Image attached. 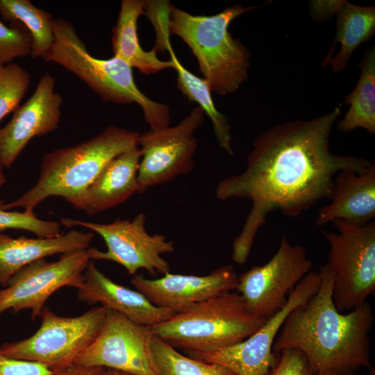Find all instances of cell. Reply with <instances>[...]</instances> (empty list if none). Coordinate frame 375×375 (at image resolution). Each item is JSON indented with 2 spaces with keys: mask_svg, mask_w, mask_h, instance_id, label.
I'll return each mask as SVG.
<instances>
[{
  "mask_svg": "<svg viewBox=\"0 0 375 375\" xmlns=\"http://www.w3.org/2000/svg\"><path fill=\"white\" fill-rule=\"evenodd\" d=\"M341 105L319 117L296 119L261 132L253 142L245 169L219 182L221 201L251 202L243 227L233 242V260L244 264L256 235L268 215L279 210L287 217L301 215L319 201L331 198L334 178L341 171L364 173L371 159L331 152L329 140Z\"/></svg>",
  "mask_w": 375,
  "mask_h": 375,
  "instance_id": "6da1fadb",
  "label": "cell"
},
{
  "mask_svg": "<svg viewBox=\"0 0 375 375\" xmlns=\"http://www.w3.org/2000/svg\"><path fill=\"white\" fill-rule=\"evenodd\" d=\"M94 238L92 232L71 230L53 238H12L0 233V285L5 288L10 278L26 265L58 253L87 250Z\"/></svg>",
  "mask_w": 375,
  "mask_h": 375,
  "instance_id": "ffe728a7",
  "label": "cell"
},
{
  "mask_svg": "<svg viewBox=\"0 0 375 375\" xmlns=\"http://www.w3.org/2000/svg\"><path fill=\"white\" fill-rule=\"evenodd\" d=\"M56 80L49 72L40 79L33 94L0 128V163L9 167L28 142L56 129L61 117L62 97L55 91Z\"/></svg>",
  "mask_w": 375,
  "mask_h": 375,
  "instance_id": "9a60e30c",
  "label": "cell"
},
{
  "mask_svg": "<svg viewBox=\"0 0 375 375\" xmlns=\"http://www.w3.org/2000/svg\"><path fill=\"white\" fill-rule=\"evenodd\" d=\"M176 73V85L190 101L198 104L210 119L215 136L219 147L230 156L234 155L231 126L226 115L219 112L213 101L212 92L206 81L192 73L179 61L169 41L165 47Z\"/></svg>",
  "mask_w": 375,
  "mask_h": 375,
  "instance_id": "603a6c76",
  "label": "cell"
},
{
  "mask_svg": "<svg viewBox=\"0 0 375 375\" xmlns=\"http://www.w3.org/2000/svg\"><path fill=\"white\" fill-rule=\"evenodd\" d=\"M0 201V233L13 228L33 233L38 238H53L61 234V224L56 221L42 220L34 212L10 211L2 208Z\"/></svg>",
  "mask_w": 375,
  "mask_h": 375,
  "instance_id": "83f0119b",
  "label": "cell"
},
{
  "mask_svg": "<svg viewBox=\"0 0 375 375\" xmlns=\"http://www.w3.org/2000/svg\"><path fill=\"white\" fill-rule=\"evenodd\" d=\"M0 375H55L47 365L8 357L0 352Z\"/></svg>",
  "mask_w": 375,
  "mask_h": 375,
  "instance_id": "4dcf8cb0",
  "label": "cell"
},
{
  "mask_svg": "<svg viewBox=\"0 0 375 375\" xmlns=\"http://www.w3.org/2000/svg\"><path fill=\"white\" fill-rule=\"evenodd\" d=\"M30 81V74L19 65H0V121L19 107Z\"/></svg>",
  "mask_w": 375,
  "mask_h": 375,
  "instance_id": "4316f807",
  "label": "cell"
},
{
  "mask_svg": "<svg viewBox=\"0 0 375 375\" xmlns=\"http://www.w3.org/2000/svg\"><path fill=\"white\" fill-rule=\"evenodd\" d=\"M90 258L87 250L62 254L58 260H35L17 272L0 290V315L7 310H31L33 321L40 316L47 300L59 289L78 288Z\"/></svg>",
  "mask_w": 375,
  "mask_h": 375,
  "instance_id": "5bb4252c",
  "label": "cell"
},
{
  "mask_svg": "<svg viewBox=\"0 0 375 375\" xmlns=\"http://www.w3.org/2000/svg\"><path fill=\"white\" fill-rule=\"evenodd\" d=\"M319 272L307 274L290 293L284 307L266 320L265 324L244 340L214 351H186L193 358L224 367L235 375H268L276 365L272 348L288 316L303 303L319 288Z\"/></svg>",
  "mask_w": 375,
  "mask_h": 375,
  "instance_id": "7c38bea8",
  "label": "cell"
},
{
  "mask_svg": "<svg viewBox=\"0 0 375 375\" xmlns=\"http://www.w3.org/2000/svg\"><path fill=\"white\" fill-rule=\"evenodd\" d=\"M151 347L160 375H235L222 365L185 356L154 335Z\"/></svg>",
  "mask_w": 375,
  "mask_h": 375,
  "instance_id": "484cf974",
  "label": "cell"
},
{
  "mask_svg": "<svg viewBox=\"0 0 375 375\" xmlns=\"http://www.w3.org/2000/svg\"><path fill=\"white\" fill-rule=\"evenodd\" d=\"M238 275L233 267L226 265L204 276L168 272L158 278L134 275L132 285L156 306L176 313L216 294L236 290Z\"/></svg>",
  "mask_w": 375,
  "mask_h": 375,
  "instance_id": "2e32d148",
  "label": "cell"
},
{
  "mask_svg": "<svg viewBox=\"0 0 375 375\" xmlns=\"http://www.w3.org/2000/svg\"><path fill=\"white\" fill-rule=\"evenodd\" d=\"M140 133L116 126L74 146L61 148L43 156L36 183L15 201L3 203L8 210L34 208L51 196L64 198L76 206L102 169L122 153L138 146Z\"/></svg>",
  "mask_w": 375,
  "mask_h": 375,
  "instance_id": "3957f363",
  "label": "cell"
},
{
  "mask_svg": "<svg viewBox=\"0 0 375 375\" xmlns=\"http://www.w3.org/2000/svg\"><path fill=\"white\" fill-rule=\"evenodd\" d=\"M141 155L137 146L112 159L88 186L74 208L94 215L122 203L138 193Z\"/></svg>",
  "mask_w": 375,
  "mask_h": 375,
  "instance_id": "d6986e66",
  "label": "cell"
},
{
  "mask_svg": "<svg viewBox=\"0 0 375 375\" xmlns=\"http://www.w3.org/2000/svg\"><path fill=\"white\" fill-rule=\"evenodd\" d=\"M152 335L150 326L107 309L97 337L74 365L100 367L133 375H160L151 347Z\"/></svg>",
  "mask_w": 375,
  "mask_h": 375,
  "instance_id": "4fadbf2b",
  "label": "cell"
},
{
  "mask_svg": "<svg viewBox=\"0 0 375 375\" xmlns=\"http://www.w3.org/2000/svg\"><path fill=\"white\" fill-rule=\"evenodd\" d=\"M204 116L203 110L197 106L176 125L140 135L138 147L142 155L138 193L192 171L198 145L195 133L203 126Z\"/></svg>",
  "mask_w": 375,
  "mask_h": 375,
  "instance_id": "30bf717a",
  "label": "cell"
},
{
  "mask_svg": "<svg viewBox=\"0 0 375 375\" xmlns=\"http://www.w3.org/2000/svg\"><path fill=\"white\" fill-rule=\"evenodd\" d=\"M54 40L44 60L56 63L82 80L103 101L138 104L150 126L160 130L170 126L169 107L151 99L138 87L133 68L113 56L99 59L92 56L78 37L73 24L62 18L53 19Z\"/></svg>",
  "mask_w": 375,
  "mask_h": 375,
  "instance_id": "5b68a950",
  "label": "cell"
},
{
  "mask_svg": "<svg viewBox=\"0 0 375 375\" xmlns=\"http://www.w3.org/2000/svg\"><path fill=\"white\" fill-rule=\"evenodd\" d=\"M105 368L100 367H84L74 365L55 375H103Z\"/></svg>",
  "mask_w": 375,
  "mask_h": 375,
  "instance_id": "d6a6232c",
  "label": "cell"
},
{
  "mask_svg": "<svg viewBox=\"0 0 375 375\" xmlns=\"http://www.w3.org/2000/svg\"><path fill=\"white\" fill-rule=\"evenodd\" d=\"M267 319L253 315L238 292L226 291L150 327L153 335L176 349L210 352L244 340Z\"/></svg>",
  "mask_w": 375,
  "mask_h": 375,
  "instance_id": "8992f818",
  "label": "cell"
},
{
  "mask_svg": "<svg viewBox=\"0 0 375 375\" xmlns=\"http://www.w3.org/2000/svg\"><path fill=\"white\" fill-rule=\"evenodd\" d=\"M330 203L322 207L315 224L322 226L335 220L356 226L374 221L375 217V161L371 159L362 174L341 171L334 178Z\"/></svg>",
  "mask_w": 375,
  "mask_h": 375,
  "instance_id": "ac0fdd59",
  "label": "cell"
},
{
  "mask_svg": "<svg viewBox=\"0 0 375 375\" xmlns=\"http://www.w3.org/2000/svg\"><path fill=\"white\" fill-rule=\"evenodd\" d=\"M316 375H353V373L347 374H341L334 371H326V372H319L316 374Z\"/></svg>",
  "mask_w": 375,
  "mask_h": 375,
  "instance_id": "e575fe53",
  "label": "cell"
},
{
  "mask_svg": "<svg viewBox=\"0 0 375 375\" xmlns=\"http://www.w3.org/2000/svg\"><path fill=\"white\" fill-rule=\"evenodd\" d=\"M280 358L268 375H314L306 356L299 350L288 348L282 350Z\"/></svg>",
  "mask_w": 375,
  "mask_h": 375,
  "instance_id": "f546056e",
  "label": "cell"
},
{
  "mask_svg": "<svg viewBox=\"0 0 375 375\" xmlns=\"http://www.w3.org/2000/svg\"><path fill=\"white\" fill-rule=\"evenodd\" d=\"M375 33V8L346 2L337 12V31L331 51L322 62L335 73L342 72L356 49Z\"/></svg>",
  "mask_w": 375,
  "mask_h": 375,
  "instance_id": "7402d4cb",
  "label": "cell"
},
{
  "mask_svg": "<svg viewBox=\"0 0 375 375\" xmlns=\"http://www.w3.org/2000/svg\"><path fill=\"white\" fill-rule=\"evenodd\" d=\"M146 215L140 212L132 220L117 219L109 224L69 218H62L60 224L67 228L85 227L103 239L107 247L106 251L94 247L87 249L91 260L115 262L131 275H135L140 269L151 275L165 274L170 272V267L162 255L174 251V242L162 234L150 235L146 230Z\"/></svg>",
  "mask_w": 375,
  "mask_h": 375,
  "instance_id": "9c48e42d",
  "label": "cell"
},
{
  "mask_svg": "<svg viewBox=\"0 0 375 375\" xmlns=\"http://www.w3.org/2000/svg\"><path fill=\"white\" fill-rule=\"evenodd\" d=\"M258 6L240 4L212 15H192L171 3L169 33L180 38L196 58L211 92L235 93L248 78L250 53L229 31L231 22Z\"/></svg>",
  "mask_w": 375,
  "mask_h": 375,
  "instance_id": "277c9868",
  "label": "cell"
},
{
  "mask_svg": "<svg viewBox=\"0 0 375 375\" xmlns=\"http://www.w3.org/2000/svg\"><path fill=\"white\" fill-rule=\"evenodd\" d=\"M346 2L345 1H312L310 3L311 13L316 19H326L334 13H337Z\"/></svg>",
  "mask_w": 375,
  "mask_h": 375,
  "instance_id": "1f68e13d",
  "label": "cell"
},
{
  "mask_svg": "<svg viewBox=\"0 0 375 375\" xmlns=\"http://www.w3.org/2000/svg\"><path fill=\"white\" fill-rule=\"evenodd\" d=\"M331 223L338 231L322 233L330 245L326 263L333 276L332 297L339 312H349L374 293L375 222Z\"/></svg>",
  "mask_w": 375,
  "mask_h": 375,
  "instance_id": "ba28073f",
  "label": "cell"
},
{
  "mask_svg": "<svg viewBox=\"0 0 375 375\" xmlns=\"http://www.w3.org/2000/svg\"><path fill=\"white\" fill-rule=\"evenodd\" d=\"M317 292L294 308L285 320L273 344V352L294 348L307 358L314 374H341L369 367V332L374 324L371 304L365 301L346 312L333 301V276L326 263L319 267Z\"/></svg>",
  "mask_w": 375,
  "mask_h": 375,
  "instance_id": "7a4b0ae2",
  "label": "cell"
},
{
  "mask_svg": "<svg viewBox=\"0 0 375 375\" xmlns=\"http://www.w3.org/2000/svg\"><path fill=\"white\" fill-rule=\"evenodd\" d=\"M8 27L0 21V65L10 63L14 58L31 54L32 40L21 24Z\"/></svg>",
  "mask_w": 375,
  "mask_h": 375,
  "instance_id": "f1b7e54d",
  "label": "cell"
},
{
  "mask_svg": "<svg viewBox=\"0 0 375 375\" xmlns=\"http://www.w3.org/2000/svg\"><path fill=\"white\" fill-rule=\"evenodd\" d=\"M106 311L99 306L76 317H61L44 306L37 331L26 339L3 343L0 352L10 358L42 363L56 374L74 365L94 342Z\"/></svg>",
  "mask_w": 375,
  "mask_h": 375,
  "instance_id": "52a82bcc",
  "label": "cell"
},
{
  "mask_svg": "<svg viewBox=\"0 0 375 375\" xmlns=\"http://www.w3.org/2000/svg\"><path fill=\"white\" fill-rule=\"evenodd\" d=\"M3 167L0 163V188L6 183V181Z\"/></svg>",
  "mask_w": 375,
  "mask_h": 375,
  "instance_id": "d590c367",
  "label": "cell"
},
{
  "mask_svg": "<svg viewBox=\"0 0 375 375\" xmlns=\"http://www.w3.org/2000/svg\"><path fill=\"white\" fill-rule=\"evenodd\" d=\"M77 299L90 304L99 303L115 310L138 324L152 326L165 322L176 312L158 307L138 290L117 283L106 276L90 260L78 288Z\"/></svg>",
  "mask_w": 375,
  "mask_h": 375,
  "instance_id": "e0dca14e",
  "label": "cell"
},
{
  "mask_svg": "<svg viewBox=\"0 0 375 375\" xmlns=\"http://www.w3.org/2000/svg\"><path fill=\"white\" fill-rule=\"evenodd\" d=\"M103 375H133V374L115 370V369L105 368Z\"/></svg>",
  "mask_w": 375,
  "mask_h": 375,
  "instance_id": "836d02e7",
  "label": "cell"
},
{
  "mask_svg": "<svg viewBox=\"0 0 375 375\" xmlns=\"http://www.w3.org/2000/svg\"><path fill=\"white\" fill-rule=\"evenodd\" d=\"M312 267L305 248L282 236L267 262L238 276L236 290L253 315L269 319L284 307L290 293Z\"/></svg>",
  "mask_w": 375,
  "mask_h": 375,
  "instance_id": "8fae6325",
  "label": "cell"
},
{
  "mask_svg": "<svg viewBox=\"0 0 375 375\" xmlns=\"http://www.w3.org/2000/svg\"><path fill=\"white\" fill-rule=\"evenodd\" d=\"M0 14L5 20L21 22L31 35V56L42 58L54 40L53 18L28 0H0Z\"/></svg>",
  "mask_w": 375,
  "mask_h": 375,
  "instance_id": "d4e9b609",
  "label": "cell"
},
{
  "mask_svg": "<svg viewBox=\"0 0 375 375\" xmlns=\"http://www.w3.org/2000/svg\"><path fill=\"white\" fill-rule=\"evenodd\" d=\"M146 1L122 0L117 20L112 32L113 56L124 61L131 68H136L145 75L158 74L174 69V63L162 60L153 49L145 51L140 45L138 34L139 17L145 12Z\"/></svg>",
  "mask_w": 375,
  "mask_h": 375,
  "instance_id": "44dd1931",
  "label": "cell"
},
{
  "mask_svg": "<svg viewBox=\"0 0 375 375\" xmlns=\"http://www.w3.org/2000/svg\"><path fill=\"white\" fill-rule=\"evenodd\" d=\"M360 74L356 85L344 100L349 108L338 123L342 132L362 128L375 133V48H371L358 64Z\"/></svg>",
  "mask_w": 375,
  "mask_h": 375,
  "instance_id": "cb8c5ba5",
  "label": "cell"
}]
</instances>
